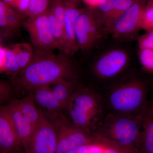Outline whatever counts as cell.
Here are the masks:
<instances>
[{"label":"cell","instance_id":"6da1fadb","mask_svg":"<svg viewBox=\"0 0 153 153\" xmlns=\"http://www.w3.org/2000/svg\"><path fill=\"white\" fill-rule=\"evenodd\" d=\"M33 48L34 54L29 65L11 77V83L14 87L30 91L51 85L59 79L77 80L78 71L70 57Z\"/></svg>","mask_w":153,"mask_h":153},{"label":"cell","instance_id":"7a4b0ae2","mask_svg":"<svg viewBox=\"0 0 153 153\" xmlns=\"http://www.w3.org/2000/svg\"><path fill=\"white\" fill-rule=\"evenodd\" d=\"M142 113L129 115L110 112L103 116L93 133L119 144L139 151L141 136Z\"/></svg>","mask_w":153,"mask_h":153},{"label":"cell","instance_id":"3957f363","mask_svg":"<svg viewBox=\"0 0 153 153\" xmlns=\"http://www.w3.org/2000/svg\"><path fill=\"white\" fill-rule=\"evenodd\" d=\"M66 109L72 124L93 133L103 117L101 99L87 88L76 87Z\"/></svg>","mask_w":153,"mask_h":153},{"label":"cell","instance_id":"277c9868","mask_svg":"<svg viewBox=\"0 0 153 153\" xmlns=\"http://www.w3.org/2000/svg\"><path fill=\"white\" fill-rule=\"evenodd\" d=\"M147 88L139 79H132L115 86L108 95L111 111L121 114H140L147 104Z\"/></svg>","mask_w":153,"mask_h":153},{"label":"cell","instance_id":"5b68a950","mask_svg":"<svg viewBox=\"0 0 153 153\" xmlns=\"http://www.w3.org/2000/svg\"><path fill=\"white\" fill-rule=\"evenodd\" d=\"M53 124L57 135L56 153H66L94 143L95 137L93 132L76 126L71 122L56 119Z\"/></svg>","mask_w":153,"mask_h":153},{"label":"cell","instance_id":"8992f818","mask_svg":"<svg viewBox=\"0 0 153 153\" xmlns=\"http://www.w3.org/2000/svg\"><path fill=\"white\" fill-rule=\"evenodd\" d=\"M103 26L93 10L84 7L76 19L75 36L79 50L88 51L103 34Z\"/></svg>","mask_w":153,"mask_h":153},{"label":"cell","instance_id":"52a82bcc","mask_svg":"<svg viewBox=\"0 0 153 153\" xmlns=\"http://www.w3.org/2000/svg\"><path fill=\"white\" fill-rule=\"evenodd\" d=\"M147 0H135L124 13L103 28V33L110 34L114 38L128 37L141 29L143 12Z\"/></svg>","mask_w":153,"mask_h":153},{"label":"cell","instance_id":"ba28073f","mask_svg":"<svg viewBox=\"0 0 153 153\" xmlns=\"http://www.w3.org/2000/svg\"><path fill=\"white\" fill-rule=\"evenodd\" d=\"M23 27L29 33L33 47L52 52L57 49L50 29L47 11L36 17L28 18Z\"/></svg>","mask_w":153,"mask_h":153},{"label":"cell","instance_id":"9c48e42d","mask_svg":"<svg viewBox=\"0 0 153 153\" xmlns=\"http://www.w3.org/2000/svg\"><path fill=\"white\" fill-rule=\"evenodd\" d=\"M57 135L53 124L43 115L32 137L24 149L25 153H56Z\"/></svg>","mask_w":153,"mask_h":153},{"label":"cell","instance_id":"30bf717a","mask_svg":"<svg viewBox=\"0 0 153 153\" xmlns=\"http://www.w3.org/2000/svg\"><path fill=\"white\" fill-rule=\"evenodd\" d=\"M128 61L126 52L122 49H113L99 58L94 66V71L101 79L112 78L124 69Z\"/></svg>","mask_w":153,"mask_h":153},{"label":"cell","instance_id":"8fae6325","mask_svg":"<svg viewBox=\"0 0 153 153\" xmlns=\"http://www.w3.org/2000/svg\"><path fill=\"white\" fill-rule=\"evenodd\" d=\"M82 8L77 5L66 2L64 20V48L63 54L71 57L79 50L75 36V26L76 19L81 13Z\"/></svg>","mask_w":153,"mask_h":153},{"label":"cell","instance_id":"7c38bea8","mask_svg":"<svg viewBox=\"0 0 153 153\" xmlns=\"http://www.w3.org/2000/svg\"><path fill=\"white\" fill-rule=\"evenodd\" d=\"M134 1L105 0L98 7L91 9L104 27L124 13L130 7Z\"/></svg>","mask_w":153,"mask_h":153},{"label":"cell","instance_id":"4fadbf2b","mask_svg":"<svg viewBox=\"0 0 153 153\" xmlns=\"http://www.w3.org/2000/svg\"><path fill=\"white\" fill-rule=\"evenodd\" d=\"M22 147L21 142L6 106L0 110V153Z\"/></svg>","mask_w":153,"mask_h":153},{"label":"cell","instance_id":"5bb4252c","mask_svg":"<svg viewBox=\"0 0 153 153\" xmlns=\"http://www.w3.org/2000/svg\"><path fill=\"white\" fill-rule=\"evenodd\" d=\"M22 147L24 149L32 137L35 129L19 110L14 101L5 105Z\"/></svg>","mask_w":153,"mask_h":153},{"label":"cell","instance_id":"9a60e30c","mask_svg":"<svg viewBox=\"0 0 153 153\" xmlns=\"http://www.w3.org/2000/svg\"><path fill=\"white\" fill-rule=\"evenodd\" d=\"M140 153H153V103H147L142 113Z\"/></svg>","mask_w":153,"mask_h":153},{"label":"cell","instance_id":"2e32d148","mask_svg":"<svg viewBox=\"0 0 153 153\" xmlns=\"http://www.w3.org/2000/svg\"><path fill=\"white\" fill-rule=\"evenodd\" d=\"M15 45L16 54L13 62L6 73L11 77L16 75L29 65L34 54V48L31 44L23 43Z\"/></svg>","mask_w":153,"mask_h":153},{"label":"cell","instance_id":"e0dca14e","mask_svg":"<svg viewBox=\"0 0 153 153\" xmlns=\"http://www.w3.org/2000/svg\"><path fill=\"white\" fill-rule=\"evenodd\" d=\"M32 91L35 102L49 112L55 114L64 109L54 95L50 85L37 88Z\"/></svg>","mask_w":153,"mask_h":153},{"label":"cell","instance_id":"ac0fdd59","mask_svg":"<svg viewBox=\"0 0 153 153\" xmlns=\"http://www.w3.org/2000/svg\"><path fill=\"white\" fill-rule=\"evenodd\" d=\"M24 98L19 100H14L19 110L23 115L36 129L41 120L43 114L36 108L33 91Z\"/></svg>","mask_w":153,"mask_h":153},{"label":"cell","instance_id":"d6986e66","mask_svg":"<svg viewBox=\"0 0 153 153\" xmlns=\"http://www.w3.org/2000/svg\"><path fill=\"white\" fill-rule=\"evenodd\" d=\"M77 80L61 79L50 86L52 92L64 109H66L72 94L76 87Z\"/></svg>","mask_w":153,"mask_h":153},{"label":"cell","instance_id":"ffe728a7","mask_svg":"<svg viewBox=\"0 0 153 153\" xmlns=\"http://www.w3.org/2000/svg\"><path fill=\"white\" fill-rule=\"evenodd\" d=\"M94 136L93 144L98 146L102 153H140L134 148L123 146L95 134Z\"/></svg>","mask_w":153,"mask_h":153},{"label":"cell","instance_id":"44dd1931","mask_svg":"<svg viewBox=\"0 0 153 153\" xmlns=\"http://www.w3.org/2000/svg\"><path fill=\"white\" fill-rule=\"evenodd\" d=\"M47 14L50 29L56 43L57 49L60 51V54H63L65 40L64 28L60 23L57 22L49 9L47 11Z\"/></svg>","mask_w":153,"mask_h":153},{"label":"cell","instance_id":"7402d4cb","mask_svg":"<svg viewBox=\"0 0 153 153\" xmlns=\"http://www.w3.org/2000/svg\"><path fill=\"white\" fill-rule=\"evenodd\" d=\"M7 5L0 0V37L1 43L4 40L12 37L15 31L10 27L6 19Z\"/></svg>","mask_w":153,"mask_h":153},{"label":"cell","instance_id":"603a6c76","mask_svg":"<svg viewBox=\"0 0 153 153\" xmlns=\"http://www.w3.org/2000/svg\"><path fill=\"white\" fill-rule=\"evenodd\" d=\"M27 17L16 9L7 5L6 11V19L10 27L15 32L23 27V23Z\"/></svg>","mask_w":153,"mask_h":153},{"label":"cell","instance_id":"cb8c5ba5","mask_svg":"<svg viewBox=\"0 0 153 153\" xmlns=\"http://www.w3.org/2000/svg\"><path fill=\"white\" fill-rule=\"evenodd\" d=\"M51 0H32L26 14L27 18L36 17L47 12Z\"/></svg>","mask_w":153,"mask_h":153},{"label":"cell","instance_id":"d4e9b609","mask_svg":"<svg viewBox=\"0 0 153 153\" xmlns=\"http://www.w3.org/2000/svg\"><path fill=\"white\" fill-rule=\"evenodd\" d=\"M66 2L65 0H51L49 10L57 22L64 26L66 13Z\"/></svg>","mask_w":153,"mask_h":153},{"label":"cell","instance_id":"484cf974","mask_svg":"<svg viewBox=\"0 0 153 153\" xmlns=\"http://www.w3.org/2000/svg\"><path fill=\"white\" fill-rule=\"evenodd\" d=\"M141 29L146 32L153 31V1L147 2L144 9L141 22Z\"/></svg>","mask_w":153,"mask_h":153},{"label":"cell","instance_id":"4316f807","mask_svg":"<svg viewBox=\"0 0 153 153\" xmlns=\"http://www.w3.org/2000/svg\"><path fill=\"white\" fill-rule=\"evenodd\" d=\"M138 57L141 64L145 70L153 73V50L138 48Z\"/></svg>","mask_w":153,"mask_h":153},{"label":"cell","instance_id":"83f0119b","mask_svg":"<svg viewBox=\"0 0 153 153\" xmlns=\"http://www.w3.org/2000/svg\"><path fill=\"white\" fill-rule=\"evenodd\" d=\"M138 48H148L153 50V31L146 32L138 39Z\"/></svg>","mask_w":153,"mask_h":153},{"label":"cell","instance_id":"f1b7e54d","mask_svg":"<svg viewBox=\"0 0 153 153\" xmlns=\"http://www.w3.org/2000/svg\"><path fill=\"white\" fill-rule=\"evenodd\" d=\"M31 1L32 0H18L13 8L26 16Z\"/></svg>","mask_w":153,"mask_h":153},{"label":"cell","instance_id":"f546056e","mask_svg":"<svg viewBox=\"0 0 153 153\" xmlns=\"http://www.w3.org/2000/svg\"><path fill=\"white\" fill-rule=\"evenodd\" d=\"M105 0H81L85 7L91 9L95 8L100 5Z\"/></svg>","mask_w":153,"mask_h":153},{"label":"cell","instance_id":"4dcf8cb0","mask_svg":"<svg viewBox=\"0 0 153 153\" xmlns=\"http://www.w3.org/2000/svg\"><path fill=\"white\" fill-rule=\"evenodd\" d=\"M91 145H88L76 148L66 153H89Z\"/></svg>","mask_w":153,"mask_h":153},{"label":"cell","instance_id":"1f68e13d","mask_svg":"<svg viewBox=\"0 0 153 153\" xmlns=\"http://www.w3.org/2000/svg\"><path fill=\"white\" fill-rule=\"evenodd\" d=\"M1 1L8 5L14 7L18 0H1Z\"/></svg>","mask_w":153,"mask_h":153},{"label":"cell","instance_id":"d6a6232c","mask_svg":"<svg viewBox=\"0 0 153 153\" xmlns=\"http://www.w3.org/2000/svg\"><path fill=\"white\" fill-rule=\"evenodd\" d=\"M5 153H25V152L24 149L22 147H20Z\"/></svg>","mask_w":153,"mask_h":153},{"label":"cell","instance_id":"836d02e7","mask_svg":"<svg viewBox=\"0 0 153 153\" xmlns=\"http://www.w3.org/2000/svg\"><path fill=\"white\" fill-rule=\"evenodd\" d=\"M65 1L66 2L72 3L78 5V4L80 1H81V0H65Z\"/></svg>","mask_w":153,"mask_h":153},{"label":"cell","instance_id":"e575fe53","mask_svg":"<svg viewBox=\"0 0 153 153\" xmlns=\"http://www.w3.org/2000/svg\"><path fill=\"white\" fill-rule=\"evenodd\" d=\"M151 1H153V0H147V2Z\"/></svg>","mask_w":153,"mask_h":153}]
</instances>
